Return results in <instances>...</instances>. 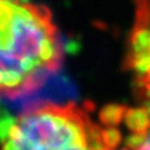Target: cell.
Returning a JSON list of instances; mask_svg holds the SVG:
<instances>
[{
	"mask_svg": "<svg viewBox=\"0 0 150 150\" xmlns=\"http://www.w3.org/2000/svg\"><path fill=\"white\" fill-rule=\"evenodd\" d=\"M62 60L63 44L48 8L30 0H0V96L35 91Z\"/></svg>",
	"mask_w": 150,
	"mask_h": 150,
	"instance_id": "1",
	"label": "cell"
},
{
	"mask_svg": "<svg viewBox=\"0 0 150 150\" xmlns=\"http://www.w3.org/2000/svg\"><path fill=\"white\" fill-rule=\"evenodd\" d=\"M120 142L118 125L96 124L74 103H44L0 119V150H112Z\"/></svg>",
	"mask_w": 150,
	"mask_h": 150,
	"instance_id": "2",
	"label": "cell"
},
{
	"mask_svg": "<svg viewBox=\"0 0 150 150\" xmlns=\"http://www.w3.org/2000/svg\"><path fill=\"white\" fill-rule=\"evenodd\" d=\"M121 120L130 131L125 146L130 150H150V104L138 109H124Z\"/></svg>",
	"mask_w": 150,
	"mask_h": 150,
	"instance_id": "3",
	"label": "cell"
},
{
	"mask_svg": "<svg viewBox=\"0 0 150 150\" xmlns=\"http://www.w3.org/2000/svg\"><path fill=\"white\" fill-rule=\"evenodd\" d=\"M112 150H130V149L128 146H124V148H120V149H119V146H116L115 149H112Z\"/></svg>",
	"mask_w": 150,
	"mask_h": 150,
	"instance_id": "4",
	"label": "cell"
}]
</instances>
